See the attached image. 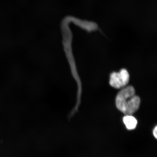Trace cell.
I'll use <instances>...</instances> for the list:
<instances>
[{
  "label": "cell",
  "instance_id": "1",
  "mask_svg": "<svg viewBox=\"0 0 157 157\" xmlns=\"http://www.w3.org/2000/svg\"><path fill=\"white\" fill-rule=\"evenodd\" d=\"M115 102L117 109L125 115H132L140 107V99L135 95L134 88L129 86L118 93Z\"/></svg>",
  "mask_w": 157,
  "mask_h": 157
},
{
  "label": "cell",
  "instance_id": "2",
  "mask_svg": "<svg viewBox=\"0 0 157 157\" xmlns=\"http://www.w3.org/2000/svg\"><path fill=\"white\" fill-rule=\"evenodd\" d=\"M129 78L128 72L126 70L122 69L119 72H113L111 74L109 83L112 87L119 89L128 83Z\"/></svg>",
  "mask_w": 157,
  "mask_h": 157
},
{
  "label": "cell",
  "instance_id": "3",
  "mask_svg": "<svg viewBox=\"0 0 157 157\" xmlns=\"http://www.w3.org/2000/svg\"><path fill=\"white\" fill-rule=\"evenodd\" d=\"M123 121L126 128L128 130H133L136 127L137 120L132 115H125L123 117Z\"/></svg>",
  "mask_w": 157,
  "mask_h": 157
},
{
  "label": "cell",
  "instance_id": "4",
  "mask_svg": "<svg viewBox=\"0 0 157 157\" xmlns=\"http://www.w3.org/2000/svg\"><path fill=\"white\" fill-rule=\"evenodd\" d=\"M153 134L154 135V136L155 137V138L156 139L157 138V126H156L154 128V130L153 131Z\"/></svg>",
  "mask_w": 157,
  "mask_h": 157
}]
</instances>
